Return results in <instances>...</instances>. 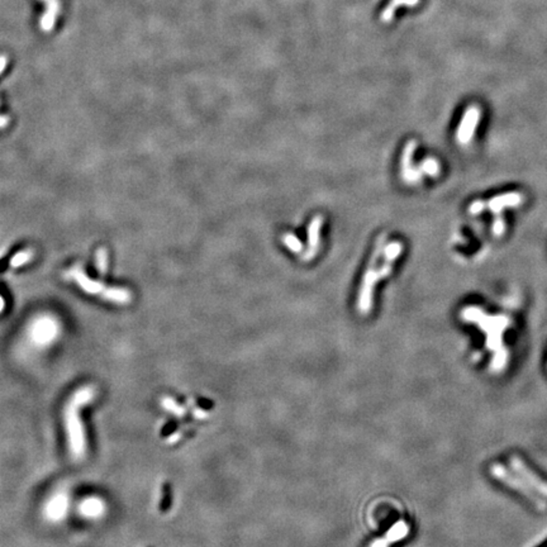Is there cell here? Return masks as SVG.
<instances>
[{
	"label": "cell",
	"instance_id": "cell-1",
	"mask_svg": "<svg viewBox=\"0 0 547 547\" xmlns=\"http://www.w3.org/2000/svg\"><path fill=\"white\" fill-rule=\"evenodd\" d=\"M95 394H97L95 389L90 385L80 386L70 395L63 408L62 416L66 442H67L69 452L74 460H82L86 456L87 438L81 419V411L85 405L94 400Z\"/></svg>",
	"mask_w": 547,
	"mask_h": 547
},
{
	"label": "cell",
	"instance_id": "cell-2",
	"mask_svg": "<svg viewBox=\"0 0 547 547\" xmlns=\"http://www.w3.org/2000/svg\"><path fill=\"white\" fill-rule=\"evenodd\" d=\"M386 241V236H381L376 242V248L371 256L369 262L368 270L363 275L362 284L358 294L357 308L361 313H368L371 309L373 303V289L374 285L380 279H384L392 271V262L397 259L402 252L403 246L400 242H392L384 248V243Z\"/></svg>",
	"mask_w": 547,
	"mask_h": 547
},
{
	"label": "cell",
	"instance_id": "cell-3",
	"mask_svg": "<svg viewBox=\"0 0 547 547\" xmlns=\"http://www.w3.org/2000/svg\"><path fill=\"white\" fill-rule=\"evenodd\" d=\"M65 278L67 280L75 281L76 285L81 289L82 291H85L89 295H97L100 297L104 301L116 303L119 305H126L128 303L132 302L133 297L132 293L126 288H119V286H113V288H108L104 285V283L99 280H94V279H90L86 271L84 270V267L81 265H75L71 269H69L65 272Z\"/></svg>",
	"mask_w": 547,
	"mask_h": 547
},
{
	"label": "cell",
	"instance_id": "cell-4",
	"mask_svg": "<svg viewBox=\"0 0 547 547\" xmlns=\"http://www.w3.org/2000/svg\"><path fill=\"white\" fill-rule=\"evenodd\" d=\"M60 323L52 315H39L32 321L27 328L29 342L33 346L44 349L52 345L60 336Z\"/></svg>",
	"mask_w": 547,
	"mask_h": 547
},
{
	"label": "cell",
	"instance_id": "cell-5",
	"mask_svg": "<svg viewBox=\"0 0 547 547\" xmlns=\"http://www.w3.org/2000/svg\"><path fill=\"white\" fill-rule=\"evenodd\" d=\"M511 466L512 469H513V471L520 477V480H522L531 490L537 493L541 498H547V483L545 480L541 479L538 475H536L535 471L520 459V456H512Z\"/></svg>",
	"mask_w": 547,
	"mask_h": 547
},
{
	"label": "cell",
	"instance_id": "cell-6",
	"mask_svg": "<svg viewBox=\"0 0 547 547\" xmlns=\"http://www.w3.org/2000/svg\"><path fill=\"white\" fill-rule=\"evenodd\" d=\"M69 508H70V495L67 490L58 489L44 502L43 516L50 522H61L67 516Z\"/></svg>",
	"mask_w": 547,
	"mask_h": 547
},
{
	"label": "cell",
	"instance_id": "cell-7",
	"mask_svg": "<svg viewBox=\"0 0 547 547\" xmlns=\"http://www.w3.org/2000/svg\"><path fill=\"white\" fill-rule=\"evenodd\" d=\"M490 471H492L493 476L495 477V479L500 480V482L504 483V484L509 485V487L513 488V489L518 490L519 493H522L523 495H526V498H528L531 502H533L536 506H540V508L541 507L546 506L545 502L541 500L538 496H536V493L533 492V490H531L530 488H528L527 485H526L522 480H520V477L516 474V472L513 474V472H511L509 470H507L506 467L499 465V464H494V465L492 466V469H490Z\"/></svg>",
	"mask_w": 547,
	"mask_h": 547
},
{
	"label": "cell",
	"instance_id": "cell-8",
	"mask_svg": "<svg viewBox=\"0 0 547 547\" xmlns=\"http://www.w3.org/2000/svg\"><path fill=\"white\" fill-rule=\"evenodd\" d=\"M107 503L102 496L89 495L81 499L78 504V513L84 519L97 520L103 518L107 513Z\"/></svg>",
	"mask_w": 547,
	"mask_h": 547
},
{
	"label": "cell",
	"instance_id": "cell-9",
	"mask_svg": "<svg viewBox=\"0 0 547 547\" xmlns=\"http://www.w3.org/2000/svg\"><path fill=\"white\" fill-rule=\"evenodd\" d=\"M323 223V217L322 216H315L314 218L310 222L309 227H308V248L304 249L299 256L303 261H309V260L314 259L315 255H317L318 248H320V232L321 227H322Z\"/></svg>",
	"mask_w": 547,
	"mask_h": 547
},
{
	"label": "cell",
	"instance_id": "cell-10",
	"mask_svg": "<svg viewBox=\"0 0 547 547\" xmlns=\"http://www.w3.org/2000/svg\"><path fill=\"white\" fill-rule=\"evenodd\" d=\"M42 2L46 4L47 9L46 12H44V14L41 17L39 26H41L42 31L51 32L56 25V18L60 14V0H42Z\"/></svg>",
	"mask_w": 547,
	"mask_h": 547
},
{
	"label": "cell",
	"instance_id": "cell-11",
	"mask_svg": "<svg viewBox=\"0 0 547 547\" xmlns=\"http://www.w3.org/2000/svg\"><path fill=\"white\" fill-rule=\"evenodd\" d=\"M172 506V489L169 483H164L161 485V498L158 503V511L161 513H167Z\"/></svg>",
	"mask_w": 547,
	"mask_h": 547
},
{
	"label": "cell",
	"instance_id": "cell-12",
	"mask_svg": "<svg viewBox=\"0 0 547 547\" xmlns=\"http://www.w3.org/2000/svg\"><path fill=\"white\" fill-rule=\"evenodd\" d=\"M476 121H477V116H476V113H475V110H472L471 113H470V116L467 117L466 123H464L463 126L460 127L459 140L461 141V143H465V141L467 142V141L470 140V137L472 136V129H474L475 122Z\"/></svg>",
	"mask_w": 547,
	"mask_h": 547
},
{
	"label": "cell",
	"instance_id": "cell-13",
	"mask_svg": "<svg viewBox=\"0 0 547 547\" xmlns=\"http://www.w3.org/2000/svg\"><path fill=\"white\" fill-rule=\"evenodd\" d=\"M34 257V251L31 248H26V249H22V251L17 252V254L14 255V256L10 259V267L12 269H18V267L23 266V265H26L27 262L31 261L32 259Z\"/></svg>",
	"mask_w": 547,
	"mask_h": 547
},
{
	"label": "cell",
	"instance_id": "cell-14",
	"mask_svg": "<svg viewBox=\"0 0 547 547\" xmlns=\"http://www.w3.org/2000/svg\"><path fill=\"white\" fill-rule=\"evenodd\" d=\"M281 241H283L284 245L288 247L290 251H293L294 254L301 255L302 252L304 251L303 243L298 240V237H295V236L291 235V233H285L284 236H281Z\"/></svg>",
	"mask_w": 547,
	"mask_h": 547
},
{
	"label": "cell",
	"instance_id": "cell-15",
	"mask_svg": "<svg viewBox=\"0 0 547 547\" xmlns=\"http://www.w3.org/2000/svg\"><path fill=\"white\" fill-rule=\"evenodd\" d=\"M95 261H97V269L102 276H104L108 271V251L104 247H100L97 249L95 255Z\"/></svg>",
	"mask_w": 547,
	"mask_h": 547
},
{
	"label": "cell",
	"instance_id": "cell-16",
	"mask_svg": "<svg viewBox=\"0 0 547 547\" xmlns=\"http://www.w3.org/2000/svg\"><path fill=\"white\" fill-rule=\"evenodd\" d=\"M164 407L166 408V409H169L170 412H172V413L179 414V416L184 414V408H183L181 405L177 404V403L175 402L174 399H171V398H165Z\"/></svg>",
	"mask_w": 547,
	"mask_h": 547
},
{
	"label": "cell",
	"instance_id": "cell-17",
	"mask_svg": "<svg viewBox=\"0 0 547 547\" xmlns=\"http://www.w3.org/2000/svg\"><path fill=\"white\" fill-rule=\"evenodd\" d=\"M422 169H423L424 171H426L428 175H431V176H435V175H436L438 172L437 161L434 160V158H428V160L424 161L423 165H422Z\"/></svg>",
	"mask_w": 547,
	"mask_h": 547
},
{
	"label": "cell",
	"instance_id": "cell-18",
	"mask_svg": "<svg viewBox=\"0 0 547 547\" xmlns=\"http://www.w3.org/2000/svg\"><path fill=\"white\" fill-rule=\"evenodd\" d=\"M7 63H8L7 56L0 55V76H2L3 73H4L5 67H7Z\"/></svg>",
	"mask_w": 547,
	"mask_h": 547
},
{
	"label": "cell",
	"instance_id": "cell-19",
	"mask_svg": "<svg viewBox=\"0 0 547 547\" xmlns=\"http://www.w3.org/2000/svg\"><path fill=\"white\" fill-rule=\"evenodd\" d=\"M9 124V117L8 116H0V129L5 128V127Z\"/></svg>",
	"mask_w": 547,
	"mask_h": 547
},
{
	"label": "cell",
	"instance_id": "cell-20",
	"mask_svg": "<svg viewBox=\"0 0 547 547\" xmlns=\"http://www.w3.org/2000/svg\"><path fill=\"white\" fill-rule=\"evenodd\" d=\"M4 308H5V301H4V298H3V297L0 295V313H2L3 310H4Z\"/></svg>",
	"mask_w": 547,
	"mask_h": 547
}]
</instances>
